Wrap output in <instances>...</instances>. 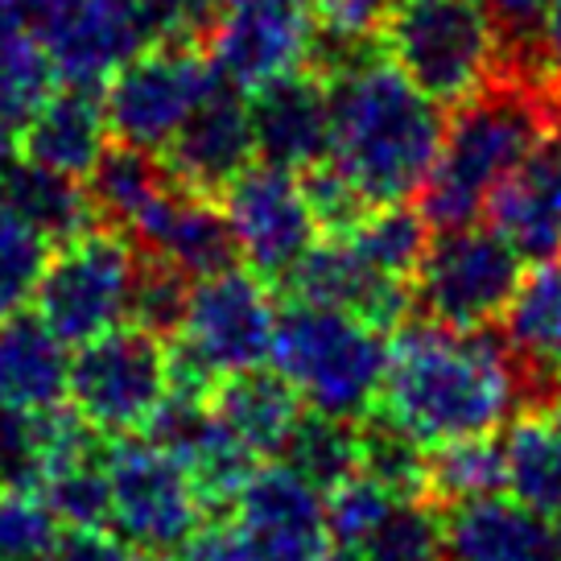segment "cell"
I'll list each match as a JSON object with an SVG mask.
<instances>
[{"mask_svg":"<svg viewBox=\"0 0 561 561\" xmlns=\"http://www.w3.org/2000/svg\"><path fill=\"white\" fill-rule=\"evenodd\" d=\"M525 397L520 368L491 327L450 331L430 318H413L388 339V371L376 413L430 450L504 430Z\"/></svg>","mask_w":561,"mask_h":561,"instance_id":"obj_1","label":"cell"},{"mask_svg":"<svg viewBox=\"0 0 561 561\" xmlns=\"http://www.w3.org/2000/svg\"><path fill=\"white\" fill-rule=\"evenodd\" d=\"M331 161L371 207L417 198L446 137L442 104L417 91L385 46L347 58L327 75Z\"/></svg>","mask_w":561,"mask_h":561,"instance_id":"obj_2","label":"cell"},{"mask_svg":"<svg viewBox=\"0 0 561 561\" xmlns=\"http://www.w3.org/2000/svg\"><path fill=\"white\" fill-rule=\"evenodd\" d=\"M558 116V95L537 75L504 70L488 91L455 107L438 161L417 191L421 215L434 231L474 224L495 186L537 158Z\"/></svg>","mask_w":561,"mask_h":561,"instance_id":"obj_3","label":"cell"},{"mask_svg":"<svg viewBox=\"0 0 561 561\" xmlns=\"http://www.w3.org/2000/svg\"><path fill=\"white\" fill-rule=\"evenodd\" d=\"M273 368L298 388L306 409L364 421L380 404L388 371V334L331 306L289 301L277 310Z\"/></svg>","mask_w":561,"mask_h":561,"instance_id":"obj_4","label":"cell"},{"mask_svg":"<svg viewBox=\"0 0 561 561\" xmlns=\"http://www.w3.org/2000/svg\"><path fill=\"white\" fill-rule=\"evenodd\" d=\"M380 46L442 107L467 104L512 70L504 37L479 0H392Z\"/></svg>","mask_w":561,"mask_h":561,"instance_id":"obj_5","label":"cell"},{"mask_svg":"<svg viewBox=\"0 0 561 561\" xmlns=\"http://www.w3.org/2000/svg\"><path fill=\"white\" fill-rule=\"evenodd\" d=\"M273 285L252 268L231 264L198 277L186 298V318L170 339V388L207 397L219 376L261 368L273 355Z\"/></svg>","mask_w":561,"mask_h":561,"instance_id":"obj_6","label":"cell"},{"mask_svg":"<svg viewBox=\"0 0 561 561\" xmlns=\"http://www.w3.org/2000/svg\"><path fill=\"white\" fill-rule=\"evenodd\" d=\"M140 277V248L116 228H95L50 248V261L37 280V318L67 347L91 343L133 314Z\"/></svg>","mask_w":561,"mask_h":561,"instance_id":"obj_7","label":"cell"},{"mask_svg":"<svg viewBox=\"0 0 561 561\" xmlns=\"http://www.w3.org/2000/svg\"><path fill=\"white\" fill-rule=\"evenodd\" d=\"M170 392V343L137 322L79 343L70 355L67 404L104 438L140 434Z\"/></svg>","mask_w":561,"mask_h":561,"instance_id":"obj_8","label":"cell"},{"mask_svg":"<svg viewBox=\"0 0 561 561\" xmlns=\"http://www.w3.org/2000/svg\"><path fill=\"white\" fill-rule=\"evenodd\" d=\"M112 533L137 553L186 549L207 528V500L186 462L145 434L107 438Z\"/></svg>","mask_w":561,"mask_h":561,"instance_id":"obj_9","label":"cell"},{"mask_svg":"<svg viewBox=\"0 0 561 561\" xmlns=\"http://www.w3.org/2000/svg\"><path fill=\"white\" fill-rule=\"evenodd\" d=\"M520 280V256L491 228L434 231L413 277V310L450 331H483L500 322Z\"/></svg>","mask_w":561,"mask_h":561,"instance_id":"obj_10","label":"cell"},{"mask_svg":"<svg viewBox=\"0 0 561 561\" xmlns=\"http://www.w3.org/2000/svg\"><path fill=\"white\" fill-rule=\"evenodd\" d=\"M210 79H215V70H210L203 46H182V42L145 46L112 70L104 83L112 140L165 153V145L186 124L194 104L210 88Z\"/></svg>","mask_w":561,"mask_h":561,"instance_id":"obj_11","label":"cell"},{"mask_svg":"<svg viewBox=\"0 0 561 561\" xmlns=\"http://www.w3.org/2000/svg\"><path fill=\"white\" fill-rule=\"evenodd\" d=\"M219 203L228 210V224L240 244V261L264 277L273 289L294 273V264L318 244V224L301 178L294 170H280L268 161H252L248 170L228 182V191L219 194Z\"/></svg>","mask_w":561,"mask_h":561,"instance_id":"obj_12","label":"cell"},{"mask_svg":"<svg viewBox=\"0 0 561 561\" xmlns=\"http://www.w3.org/2000/svg\"><path fill=\"white\" fill-rule=\"evenodd\" d=\"M310 46V0H244L215 18L203 54L215 75H224L240 91H252L277 75L306 67Z\"/></svg>","mask_w":561,"mask_h":561,"instance_id":"obj_13","label":"cell"},{"mask_svg":"<svg viewBox=\"0 0 561 561\" xmlns=\"http://www.w3.org/2000/svg\"><path fill=\"white\" fill-rule=\"evenodd\" d=\"M231 525L273 561H331L327 495L285 462H264L231 504Z\"/></svg>","mask_w":561,"mask_h":561,"instance_id":"obj_14","label":"cell"},{"mask_svg":"<svg viewBox=\"0 0 561 561\" xmlns=\"http://www.w3.org/2000/svg\"><path fill=\"white\" fill-rule=\"evenodd\" d=\"M277 294L289 301L331 306L364 318L371 327L392 334L413 314V285L397 277H385L376 264L359 256V248L347 236H322L298 264L280 280Z\"/></svg>","mask_w":561,"mask_h":561,"instance_id":"obj_15","label":"cell"},{"mask_svg":"<svg viewBox=\"0 0 561 561\" xmlns=\"http://www.w3.org/2000/svg\"><path fill=\"white\" fill-rule=\"evenodd\" d=\"M128 240L191 280L240 264V244H236L224 203L215 194L182 186L178 178L128 228Z\"/></svg>","mask_w":561,"mask_h":561,"instance_id":"obj_16","label":"cell"},{"mask_svg":"<svg viewBox=\"0 0 561 561\" xmlns=\"http://www.w3.org/2000/svg\"><path fill=\"white\" fill-rule=\"evenodd\" d=\"M161 158L182 186L219 198L231 178L256 161L252 124H248V91L215 75Z\"/></svg>","mask_w":561,"mask_h":561,"instance_id":"obj_17","label":"cell"},{"mask_svg":"<svg viewBox=\"0 0 561 561\" xmlns=\"http://www.w3.org/2000/svg\"><path fill=\"white\" fill-rule=\"evenodd\" d=\"M248 124L256 161L280 170H310L331 158V95L318 70L301 67L248 91Z\"/></svg>","mask_w":561,"mask_h":561,"instance_id":"obj_18","label":"cell"},{"mask_svg":"<svg viewBox=\"0 0 561 561\" xmlns=\"http://www.w3.org/2000/svg\"><path fill=\"white\" fill-rule=\"evenodd\" d=\"M58 83H91L104 88L107 75L133 54L153 46L140 0H79L46 30H37Z\"/></svg>","mask_w":561,"mask_h":561,"instance_id":"obj_19","label":"cell"},{"mask_svg":"<svg viewBox=\"0 0 561 561\" xmlns=\"http://www.w3.org/2000/svg\"><path fill=\"white\" fill-rule=\"evenodd\" d=\"M107 137L112 128L104 112V88L58 83L34 116L18 128V153L83 182L107 149Z\"/></svg>","mask_w":561,"mask_h":561,"instance_id":"obj_20","label":"cell"},{"mask_svg":"<svg viewBox=\"0 0 561 561\" xmlns=\"http://www.w3.org/2000/svg\"><path fill=\"white\" fill-rule=\"evenodd\" d=\"M500 339L520 368L528 397H549L561 388V256L537 261L520 273L508 306L500 314Z\"/></svg>","mask_w":561,"mask_h":561,"instance_id":"obj_21","label":"cell"},{"mask_svg":"<svg viewBox=\"0 0 561 561\" xmlns=\"http://www.w3.org/2000/svg\"><path fill=\"white\" fill-rule=\"evenodd\" d=\"M442 533L450 561H561L549 516L525 508L508 491L446 508Z\"/></svg>","mask_w":561,"mask_h":561,"instance_id":"obj_22","label":"cell"},{"mask_svg":"<svg viewBox=\"0 0 561 561\" xmlns=\"http://www.w3.org/2000/svg\"><path fill=\"white\" fill-rule=\"evenodd\" d=\"M67 343L37 314L0 318V409L50 413L67 404Z\"/></svg>","mask_w":561,"mask_h":561,"instance_id":"obj_23","label":"cell"},{"mask_svg":"<svg viewBox=\"0 0 561 561\" xmlns=\"http://www.w3.org/2000/svg\"><path fill=\"white\" fill-rule=\"evenodd\" d=\"M210 413L261 458H277L289 430L306 413L298 388L277 368H248L219 376L207 392Z\"/></svg>","mask_w":561,"mask_h":561,"instance_id":"obj_24","label":"cell"},{"mask_svg":"<svg viewBox=\"0 0 561 561\" xmlns=\"http://www.w3.org/2000/svg\"><path fill=\"white\" fill-rule=\"evenodd\" d=\"M483 215H488V228L520 261L537 264L561 256V194L541 158H528L516 174L504 178L488 198Z\"/></svg>","mask_w":561,"mask_h":561,"instance_id":"obj_25","label":"cell"},{"mask_svg":"<svg viewBox=\"0 0 561 561\" xmlns=\"http://www.w3.org/2000/svg\"><path fill=\"white\" fill-rule=\"evenodd\" d=\"M0 203L18 210L25 224H34L50 244H62L70 236L95 228L88 186L21 153L0 170Z\"/></svg>","mask_w":561,"mask_h":561,"instance_id":"obj_26","label":"cell"},{"mask_svg":"<svg viewBox=\"0 0 561 561\" xmlns=\"http://www.w3.org/2000/svg\"><path fill=\"white\" fill-rule=\"evenodd\" d=\"M170 182H174V174H170V165H165L161 153L124 145V140H107V149L100 153V161H95L91 174L83 178L91 210H95V224L116 228V231H124V236H128V228L149 210V203H153Z\"/></svg>","mask_w":561,"mask_h":561,"instance_id":"obj_27","label":"cell"},{"mask_svg":"<svg viewBox=\"0 0 561 561\" xmlns=\"http://www.w3.org/2000/svg\"><path fill=\"white\" fill-rule=\"evenodd\" d=\"M504 491L541 516L561 512V438L541 413H516L504 425Z\"/></svg>","mask_w":561,"mask_h":561,"instance_id":"obj_28","label":"cell"},{"mask_svg":"<svg viewBox=\"0 0 561 561\" xmlns=\"http://www.w3.org/2000/svg\"><path fill=\"white\" fill-rule=\"evenodd\" d=\"M277 462H285L289 471H298L306 483H314L327 495L339 483H347L351 474H359V462H364V421L331 417V413L306 409L298 425L289 430L285 446H280Z\"/></svg>","mask_w":561,"mask_h":561,"instance_id":"obj_29","label":"cell"},{"mask_svg":"<svg viewBox=\"0 0 561 561\" xmlns=\"http://www.w3.org/2000/svg\"><path fill=\"white\" fill-rule=\"evenodd\" d=\"M75 409H50V413H30V409H0V488L37 491L50 471L58 446L67 438Z\"/></svg>","mask_w":561,"mask_h":561,"instance_id":"obj_30","label":"cell"},{"mask_svg":"<svg viewBox=\"0 0 561 561\" xmlns=\"http://www.w3.org/2000/svg\"><path fill=\"white\" fill-rule=\"evenodd\" d=\"M500 491H504V446L495 442V434L430 446L425 500L455 508V504H471V500L500 495Z\"/></svg>","mask_w":561,"mask_h":561,"instance_id":"obj_31","label":"cell"},{"mask_svg":"<svg viewBox=\"0 0 561 561\" xmlns=\"http://www.w3.org/2000/svg\"><path fill=\"white\" fill-rule=\"evenodd\" d=\"M347 240L359 248V256L368 264H376L385 277L409 280L417 277V264L425 256V248L434 240V228L425 224V215L404 203H385L371 207L359 228L347 231Z\"/></svg>","mask_w":561,"mask_h":561,"instance_id":"obj_32","label":"cell"},{"mask_svg":"<svg viewBox=\"0 0 561 561\" xmlns=\"http://www.w3.org/2000/svg\"><path fill=\"white\" fill-rule=\"evenodd\" d=\"M392 0H310V18H314V46L310 62L322 79L334 67H343L355 54L380 46V30L388 21Z\"/></svg>","mask_w":561,"mask_h":561,"instance_id":"obj_33","label":"cell"},{"mask_svg":"<svg viewBox=\"0 0 561 561\" xmlns=\"http://www.w3.org/2000/svg\"><path fill=\"white\" fill-rule=\"evenodd\" d=\"M339 561H442L446 558V533L442 516L430 500H397L371 537L351 553H334Z\"/></svg>","mask_w":561,"mask_h":561,"instance_id":"obj_34","label":"cell"},{"mask_svg":"<svg viewBox=\"0 0 561 561\" xmlns=\"http://www.w3.org/2000/svg\"><path fill=\"white\" fill-rule=\"evenodd\" d=\"M359 471L371 474L380 488L401 500H425V474H430V450L417 438H409L380 413L364 417V462Z\"/></svg>","mask_w":561,"mask_h":561,"instance_id":"obj_35","label":"cell"},{"mask_svg":"<svg viewBox=\"0 0 561 561\" xmlns=\"http://www.w3.org/2000/svg\"><path fill=\"white\" fill-rule=\"evenodd\" d=\"M54 88H58V70L30 30L0 42V121L21 128Z\"/></svg>","mask_w":561,"mask_h":561,"instance_id":"obj_36","label":"cell"},{"mask_svg":"<svg viewBox=\"0 0 561 561\" xmlns=\"http://www.w3.org/2000/svg\"><path fill=\"white\" fill-rule=\"evenodd\" d=\"M50 248L54 244L34 224H25L18 210L0 203V318L25 310V301L37 294Z\"/></svg>","mask_w":561,"mask_h":561,"instance_id":"obj_37","label":"cell"},{"mask_svg":"<svg viewBox=\"0 0 561 561\" xmlns=\"http://www.w3.org/2000/svg\"><path fill=\"white\" fill-rule=\"evenodd\" d=\"M401 495L380 488L371 474H351L347 483L327 491V533L334 553H351L371 537V528L385 520Z\"/></svg>","mask_w":561,"mask_h":561,"instance_id":"obj_38","label":"cell"},{"mask_svg":"<svg viewBox=\"0 0 561 561\" xmlns=\"http://www.w3.org/2000/svg\"><path fill=\"white\" fill-rule=\"evenodd\" d=\"M62 525L37 491L0 488V561L50 558Z\"/></svg>","mask_w":561,"mask_h":561,"instance_id":"obj_39","label":"cell"},{"mask_svg":"<svg viewBox=\"0 0 561 561\" xmlns=\"http://www.w3.org/2000/svg\"><path fill=\"white\" fill-rule=\"evenodd\" d=\"M301 194H306V207L314 215L318 236H347L359 228V219L371 210V203L364 198V191L351 182L331 158H322L318 165L301 170Z\"/></svg>","mask_w":561,"mask_h":561,"instance_id":"obj_40","label":"cell"},{"mask_svg":"<svg viewBox=\"0 0 561 561\" xmlns=\"http://www.w3.org/2000/svg\"><path fill=\"white\" fill-rule=\"evenodd\" d=\"M479 4L488 9L491 25L504 37L508 67L541 79L537 54H541V30H545V13H549V0H479Z\"/></svg>","mask_w":561,"mask_h":561,"instance_id":"obj_41","label":"cell"},{"mask_svg":"<svg viewBox=\"0 0 561 561\" xmlns=\"http://www.w3.org/2000/svg\"><path fill=\"white\" fill-rule=\"evenodd\" d=\"M46 561H133V553L107 528H62Z\"/></svg>","mask_w":561,"mask_h":561,"instance_id":"obj_42","label":"cell"},{"mask_svg":"<svg viewBox=\"0 0 561 561\" xmlns=\"http://www.w3.org/2000/svg\"><path fill=\"white\" fill-rule=\"evenodd\" d=\"M186 553H191L194 561H273V558H264L261 549L248 541L231 520L207 525L191 545H186Z\"/></svg>","mask_w":561,"mask_h":561,"instance_id":"obj_43","label":"cell"},{"mask_svg":"<svg viewBox=\"0 0 561 561\" xmlns=\"http://www.w3.org/2000/svg\"><path fill=\"white\" fill-rule=\"evenodd\" d=\"M537 67H541V83L561 100V0H549V13H545L541 54H537Z\"/></svg>","mask_w":561,"mask_h":561,"instance_id":"obj_44","label":"cell"},{"mask_svg":"<svg viewBox=\"0 0 561 561\" xmlns=\"http://www.w3.org/2000/svg\"><path fill=\"white\" fill-rule=\"evenodd\" d=\"M79 0H21V9H25V25H30V34L37 30H46L50 21H58L67 9H75Z\"/></svg>","mask_w":561,"mask_h":561,"instance_id":"obj_45","label":"cell"},{"mask_svg":"<svg viewBox=\"0 0 561 561\" xmlns=\"http://www.w3.org/2000/svg\"><path fill=\"white\" fill-rule=\"evenodd\" d=\"M537 158L545 161V170H549V178H553V186H558L561 194V100H558V116H553V128H549V137H545L541 153Z\"/></svg>","mask_w":561,"mask_h":561,"instance_id":"obj_46","label":"cell"},{"mask_svg":"<svg viewBox=\"0 0 561 561\" xmlns=\"http://www.w3.org/2000/svg\"><path fill=\"white\" fill-rule=\"evenodd\" d=\"M30 25H25V9H21V0H0V42L13 34H25Z\"/></svg>","mask_w":561,"mask_h":561,"instance_id":"obj_47","label":"cell"},{"mask_svg":"<svg viewBox=\"0 0 561 561\" xmlns=\"http://www.w3.org/2000/svg\"><path fill=\"white\" fill-rule=\"evenodd\" d=\"M18 158V128L9 121H0V170Z\"/></svg>","mask_w":561,"mask_h":561,"instance_id":"obj_48","label":"cell"},{"mask_svg":"<svg viewBox=\"0 0 561 561\" xmlns=\"http://www.w3.org/2000/svg\"><path fill=\"white\" fill-rule=\"evenodd\" d=\"M545 417H549V425L558 430V438H561V388L545 397Z\"/></svg>","mask_w":561,"mask_h":561,"instance_id":"obj_49","label":"cell"},{"mask_svg":"<svg viewBox=\"0 0 561 561\" xmlns=\"http://www.w3.org/2000/svg\"><path fill=\"white\" fill-rule=\"evenodd\" d=\"M133 561H194L186 549H161V553H137Z\"/></svg>","mask_w":561,"mask_h":561,"instance_id":"obj_50","label":"cell"},{"mask_svg":"<svg viewBox=\"0 0 561 561\" xmlns=\"http://www.w3.org/2000/svg\"><path fill=\"white\" fill-rule=\"evenodd\" d=\"M549 528H553V545H558V558H561V512L549 516Z\"/></svg>","mask_w":561,"mask_h":561,"instance_id":"obj_51","label":"cell"},{"mask_svg":"<svg viewBox=\"0 0 561 561\" xmlns=\"http://www.w3.org/2000/svg\"><path fill=\"white\" fill-rule=\"evenodd\" d=\"M210 9H219V13H224V9H231V4H244V0H207Z\"/></svg>","mask_w":561,"mask_h":561,"instance_id":"obj_52","label":"cell"},{"mask_svg":"<svg viewBox=\"0 0 561 561\" xmlns=\"http://www.w3.org/2000/svg\"><path fill=\"white\" fill-rule=\"evenodd\" d=\"M37 561H46V558H37Z\"/></svg>","mask_w":561,"mask_h":561,"instance_id":"obj_53","label":"cell"},{"mask_svg":"<svg viewBox=\"0 0 561 561\" xmlns=\"http://www.w3.org/2000/svg\"><path fill=\"white\" fill-rule=\"evenodd\" d=\"M331 561H339V558H331Z\"/></svg>","mask_w":561,"mask_h":561,"instance_id":"obj_54","label":"cell"}]
</instances>
